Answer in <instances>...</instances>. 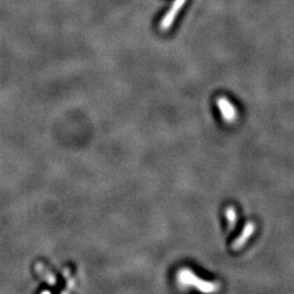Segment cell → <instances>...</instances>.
Returning <instances> with one entry per match:
<instances>
[{
  "label": "cell",
  "mask_w": 294,
  "mask_h": 294,
  "mask_svg": "<svg viewBox=\"0 0 294 294\" xmlns=\"http://www.w3.org/2000/svg\"><path fill=\"white\" fill-rule=\"evenodd\" d=\"M34 270L37 273V276L43 279L44 281H46L49 286H55L57 283V277L55 276V273H53L44 263L37 262L35 266H34Z\"/></svg>",
  "instance_id": "6da1fadb"
},
{
  "label": "cell",
  "mask_w": 294,
  "mask_h": 294,
  "mask_svg": "<svg viewBox=\"0 0 294 294\" xmlns=\"http://www.w3.org/2000/svg\"><path fill=\"white\" fill-rule=\"evenodd\" d=\"M61 294H70V293H69V291L67 290V289H65V290H63V291L61 292Z\"/></svg>",
  "instance_id": "7a4b0ae2"
}]
</instances>
